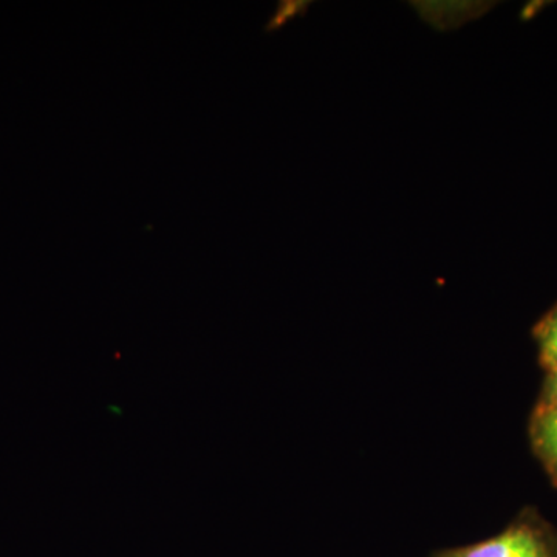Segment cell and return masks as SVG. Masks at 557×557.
I'll use <instances>...</instances> for the list:
<instances>
[{
  "instance_id": "cell-1",
  "label": "cell",
  "mask_w": 557,
  "mask_h": 557,
  "mask_svg": "<svg viewBox=\"0 0 557 557\" xmlns=\"http://www.w3.org/2000/svg\"><path fill=\"white\" fill-rule=\"evenodd\" d=\"M431 557H557V530L533 509H525L497 536Z\"/></svg>"
},
{
  "instance_id": "cell-2",
  "label": "cell",
  "mask_w": 557,
  "mask_h": 557,
  "mask_svg": "<svg viewBox=\"0 0 557 557\" xmlns=\"http://www.w3.org/2000/svg\"><path fill=\"white\" fill-rule=\"evenodd\" d=\"M534 454L557 487V403H539L530 423Z\"/></svg>"
},
{
  "instance_id": "cell-3",
  "label": "cell",
  "mask_w": 557,
  "mask_h": 557,
  "mask_svg": "<svg viewBox=\"0 0 557 557\" xmlns=\"http://www.w3.org/2000/svg\"><path fill=\"white\" fill-rule=\"evenodd\" d=\"M534 338L539 347V358L545 369H557V306L549 310L534 327Z\"/></svg>"
},
{
  "instance_id": "cell-4",
  "label": "cell",
  "mask_w": 557,
  "mask_h": 557,
  "mask_svg": "<svg viewBox=\"0 0 557 557\" xmlns=\"http://www.w3.org/2000/svg\"><path fill=\"white\" fill-rule=\"evenodd\" d=\"M306 2H282L278 3L277 13L274 14L273 20L270 21V24L267 25V32H274L277 28H281L285 22L292 20L296 14L304 13V9H306Z\"/></svg>"
},
{
  "instance_id": "cell-5",
  "label": "cell",
  "mask_w": 557,
  "mask_h": 557,
  "mask_svg": "<svg viewBox=\"0 0 557 557\" xmlns=\"http://www.w3.org/2000/svg\"><path fill=\"white\" fill-rule=\"evenodd\" d=\"M539 403H557V369L548 370Z\"/></svg>"
}]
</instances>
